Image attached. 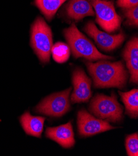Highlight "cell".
Here are the masks:
<instances>
[{
	"mask_svg": "<svg viewBox=\"0 0 138 156\" xmlns=\"http://www.w3.org/2000/svg\"><path fill=\"white\" fill-rule=\"evenodd\" d=\"M88 71L96 88L125 87L128 79L127 71L121 61L111 62L100 60L96 62H87Z\"/></svg>",
	"mask_w": 138,
	"mask_h": 156,
	"instance_id": "1",
	"label": "cell"
},
{
	"mask_svg": "<svg viewBox=\"0 0 138 156\" xmlns=\"http://www.w3.org/2000/svg\"><path fill=\"white\" fill-rule=\"evenodd\" d=\"M64 36L70 51L76 58L83 57L90 61L113 59L110 56L100 52L93 43L80 32L74 23L64 30Z\"/></svg>",
	"mask_w": 138,
	"mask_h": 156,
	"instance_id": "2",
	"label": "cell"
},
{
	"mask_svg": "<svg viewBox=\"0 0 138 156\" xmlns=\"http://www.w3.org/2000/svg\"><path fill=\"white\" fill-rule=\"evenodd\" d=\"M30 45L40 62L43 63L49 62L53 47L52 32L41 17H38L32 25Z\"/></svg>",
	"mask_w": 138,
	"mask_h": 156,
	"instance_id": "3",
	"label": "cell"
},
{
	"mask_svg": "<svg viewBox=\"0 0 138 156\" xmlns=\"http://www.w3.org/2000/svg\"><path fill=\"white\" fill-rule=\"evenodd\" d=\"M89 110L96 118L113 122L120 121L123 112V109L118 103L115 93L110 97L97 94L92 99Z\"/></svg>",
	"mask_w": 138,
	"mask_h": 156,
	"instance_id": "4",
	"label": "cell"
},
{
	"mask_svg": "<svg viewBox=\"0 0 138 156\" xmlns=\"http://www.w3.org/2000/svg\"><path fill=\"white\" fill-rule=\"evenodd\" d=\"M96 16V22L107 33H113L121 26V18L116 13L113 3L103 0H88Z\"/></svg>",
	"mask_w": 138,
	"mask_h": 156,
	"instance_id": "5",
	"label": "cell"
},
{
	"mask_svg": "<svg viewBox=\"0 0 138 156\" xmlns=\"http://www.w3.org/2000/svg\"><path fill=\"white\" fill-rule=\"evenodd\" d=\"M71 87L44 98L34 109V112L52 117H60L71 108L69 95Z\"/></svg>",
	"mask_w": 138,
	"mask_h": 156,
	"instance_id": "6",
	"label": "cell"
},
{
	"mask_svg": "<svg viewBox=\"0 0 138 156\" xmlns=\"http://www.w3.org/2000/svg\"><path fill=\"white\" fill-rule=\"evenodd\" d=\"M78 128L80 136L89 137L99 133L116 129L108 121L93 116L85 110L78 113Z\"/></svg>",
	"mask_w": 138,
	"mask_h": 156,
	"instance_id": "7",
	"label": "cell"
},
{
	"mask_svg": "<svg viewBox=\"0 0 138 156\" xmlns=\"http://www.w3.org/2000/svg\"><path fill=\"white\" fill-rule=\"evenodd\" d=\"M86 33L93 38L99 48L105 52L115 50L123 42L126 37L123 33L110 35L100 30L93 21H89L84 27Z\"/></svg>",
	"mask_w": 138,
	"mask_h": 156,
	"instance_id": "8",
	"label": "cell"
},
{
	"mask_svg": "<svg viewBox=\"0 0 138 156\" xmlns=\"http://www.w3.org/2000/svg\"><path fill=\"white\" fill-rule=\"evenodd\" d=\"M74 90L71 97L72 103H84L92 95L91 80L81 69H76L72 73Z\"/></svg>",
	"mask_w": 138,
	"mask_h": 156,
	"instance_id": "9",
	"label": "cell"
},
{
	"mask_svg": "<svg viewBox=\"0 0 138 156\" xmlns=\"http://www.w3.org/2000/svg\"><path fill=\"white\" fill-rule=\"evenodd\" d=\"M46 136L64 148H70L75 144L71 122L57 127L47 128Z\"/></svg>",
	"mask_w": 138,
	"mask_h": 156,
	"instance_id": "10",
	"label": "cell"
},
{
	"mask_svg": "<svg viewBox=\"0 0 138 156\" xmlns=\"http://www.w3.org/2000/svg\"><path fill=\"white\" fill-rule=\"evenodd\" d=\"M127 68L131 75L130 81L134 83L138 82V39L133 37L126 45L123 53Z\"/></svg>",
	"mask_w": 138,
	"mask_h": 156,
	"instance_id": "11",
	"label": "cell"
},
{
	"mask_svg": "<svg viewBox=\"0 0 138 156\" xmlns=\"http://www.w3.org/2000/svg\"><path fill=\"white\" fill-rule=\"evenodd\" d=\"M68 17L75 21H80L87 16H94V9L87 0H70L66 6Z\"/></svg>",
	"mask_w": 138,
	"mask_h": 156,
	"instance_id": "12",
	"label": "cell"
},
{
	"mask_svg": "<svg viewBox=\"0 0 138 156\" xmlns=\"http://www.w3.org/2000/svg\"><path fill=\"white\" fill-rule=\"evenodd\" d=\"M21 126L25 133L29 136L40 137L43 129L45 118L30 115L25 112L19 118Z\"/></svg>",
	"mask_w": 138,
	"mask_h": 156,
	"instance_id": "13",
	"label": "cell"
},
{
	"mask_svg": "<svg viewBox=\"0 0 138 156\" xmlns=\"http://www.w3.org/2000/svg\"><path fill=\"white\" fill-rule=\"evenodd\" d=\"M123 102L126 113L133 118H136L138 116V90L133 89L128 92L118 91Z\"/></svg>",
	"mask_w": 138,
	"mask_h": 156,
	"instance_id": "14",
	"label": "cell"
},
{
	"mask_svg": "<svg viewBox=\"0 0 138 156\" xmlns=\"http://www.w3.org/2000/svg\"><path fill=\"white\" fill-rule=\"evenodd\" d=\"M66 0H35V4L48 20H51Z\"/></svg>",
	"mask_w": 138,
	"mask_h": 156,
	"instance_id": "15",
	"label": "cell"
},
{
	"mask_svg": "<svg viewBox=\"0 0 138 156\" xmlns=\"http://www.w3.org/2000/svg\"><path fill=\"white\" fill-rule=\"evenodd\" d=\"M51 54L55 61L58 63H64L69 58V47L65 43L57 42L55 45H53Z\"/></svg>",
	"mask_w": 138,
	"mask_h": 156,
	"instance_id": "16",
	"label": "cell"
},
{
	"mask_svg": "<svg viewBox=\"0 0 138 156\" xmlns=\"http://www.w3.org/2000/svg\"><path fill=\"white\" fill-rule=\"evenodd\" d=\"M125 146L128 155H138V136L137 133L127 136Z\"/></svg>",
	"mask_w": 138,
	"mask_h": 156,
	"instance_id": "17",
	"label": "cell"
},
{
	"mask_svg": "<svg viewBox=\"0 0 138 156\" xmlns=\"http://www.w3.org/2000/svg\"><path fill=\"white\" fill-rule=\"evenodd\" d=\"M123 9L125 17L127 18V23L137 27L138 26V6Z\"/></svg>",
	"mask_w": 138,
	"mask_h": 156,
	"instance_id": "18",
	"label": "cell"
},
{
	"mask_svg": "<svg viewBox=\"0 0 138 156\" xmlns=\"http://www.w3.org/2000/svg\"><path fill=\"white\" fill-rule=\"evenodd\" d=\"M117 6L123 9H128L138 6V0H118Z\"/></svg>",
	"mask_w": 138,
	"mask_h": 156,
	"instance_id": "19",
	"label": "cell"
}]
</instances>
